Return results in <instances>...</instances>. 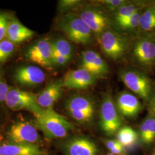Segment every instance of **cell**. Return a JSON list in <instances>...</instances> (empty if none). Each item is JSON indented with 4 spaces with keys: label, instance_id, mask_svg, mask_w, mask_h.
Returning <instances> with one entry per match:
<instances>
[{
    "label": "cell",
    "instance_id": "obj_1",
    "mask_svg": "<svg viewBox=\"0 0 155 155\" xmlns=\"http://www.w3.org/2000/svg\"><path fill=\"white\" fill-rule=\"evenodd\" d=\"M35 117L36 127L48 140L64 138L74 128L71 122L53 109H43Z\"/></svg>",
    "mask_w": 155,
    "mask_h": 155
},
{
    "label": "cell",
    "instance_id": "obj_2",
    "mask_svg": "<svg viewBox=\"0 0 155 155\" xmlns=\"http://www.w3.org/2000/svg\"><path fill=\"white\" fill-rule=\"evenodd\" d=\"M59 26L67 38L78 45H90L93 40V32L77 13L69 12L61 17Z\"/></svg>",
    "mask_w": 155,
    "mask_h": 155
},
{
    "label": "cell",
    "instance_id": "obj_3",
    "mask_svg": "<svg viewBox=\"0 0 155 155\" xmlns=\"http://www.w3.org/2000/svg\"><path fill=\"white\" fill-rule=\"evenodd\" d=\"M65 109L74 120L81 124H86L93 120L95 106L94 101L89 96L76 94L67 100Z\"/></svg>",
    "mask_w": 155,
    "mask_h": 155
},
{
    "label": "cell",
    "instance_id": "obj_4",
    "mask_svg": "<svg viewBox=\"0 0 155 155\" xmlns=\"http://www.w3.org/2000/svg\"><path fill=\"white\" fill-rule=\"evenodd\" d=\"M122 121L111 97L106 94L104 97L100 111V125L102 130L108 136L117 133L122 127Z\"/></svg>",
    "mask_w": 155,
    "mask_h": 155
},
{
    "label": "cell",
    "instance_id": "obj_5",
    "mask_svg": "<svg viewBox=\"0 0 155 155\" xmlns=\"http://www.w3.org/2000/svg\"><path fill=\"white\" fill-rule=\"evenodd\" d=\"M120 77L127 89L143 100H150L153 90L152 83L144 72L134 70H125L120 72Z\"/></svg>",
    "mask_w": 155,
    "mask_h": 155
},
{
    "label": "cell",
    "instance_id": "obj_6",
    "mask_svg": "<svg viewBox=\"0 0 155 155\" xmlns=\"http://www.w3.org/2000/svg\"><path fill=\"white\" fill-rule=\"evenodd\" d=\"M5 102L12 110L29 111L34 116L43 110L37 102L36 94L18 88L10 89Z\"/></svg>",
    "mask_w": 155,
    "mask_h": 155
},
{
    "label": "cell",
    "instance_id": "obj_7",
    "mask_svg": "<svg viewBox=\"0 0 155 155\" xmlns=\"http://www.w3.org/2000/svg\"><path fill=\"white\" fill-rule=\"evenodd\" d=\"M7 141L20 144L37 145L40 137L37 127L27 121H17L13 123L6 132Z\"/></svg>",
    "mask_w": 155,
    "mask_h": 155
},
{
    "label": "cell",
    "instance_id": "obj_8",
    "mask_svg": "<svg viewBox=\"0 0 155 155\" xmlns=\"http://www.w3.org/2000/svg\"><path fill=\"white\" fill-rule=\"evenodd\" d=\"M100 46L106 55L113 60L120 59L127 49L126 39L111 30H106L99 35Z\"/></svg>",
    "mask_w": 155,
    "mask_h": 155
},
{
    "label": "cell",
    "instance_id": "obj_9",
    "mask_svg": "<svg viewBox=\"0 0 155 155\" xmlns=\"http://www.w3.org/2000/svg\"><path fill=\"white\" fill-rule=\"evenodd\" d=\"M29 61L46 68H51L53 64V50L52 42L42 39L30 47L26 52Z\"/></svg>",
    "mask_w": 155,
    "mask_h": 155
},
{
    "label": "cell",
    "instance_id": "obj_10",
    "mask_svg": "<svg viewBox=\"0 0 155 155\" xmlns=\"http://www.w3.org/2000/svg\"><path fill=\"white\" fill-rule=\"evenodd\" d=\"M78 15L95 34L100 35L107 29L109 21L105 13L95 6H86Z\"/></svg>",
    "mask_w": 155,
    "mask_h": 155
},
{
    "label": "cell",
    "instance_id": "obj_11",
    "mask_svg": "<svg viewBox=\"0 0 155 155\" xmlns=\"http://www.w3.org/2000/svg\"><path fill=\"white\" fill-rule=\"evenodd\" d=\"M133 58L140 66L150 68L155 64V42L152 39L141 38L134 43Z\"/></svg>",
    "mask_w": 155,
    "mask_h": 155
},
{
    "label": "cell",
    "instance_id": "obj_12",
    "mask_svg": "<svg viewBox=\"0 0 155 155\" xmlns=\"http://www.w3.org/2000/svg\"><path fill=\"white\" fill-rule=\"evenodd\" d=\"M97 77L91 72L79 68L70 70L65 74L63 79L64 87L69 89L83 90L93 86Z\"/></svg>",
    "mask_w": 155,
    "mask_h": 155
},
{
    "label": "cell",
    "instance_id": "obj_13",
    "mask_svg": "<svg viewBox=\"0 0 155 155\" xmlns=\"http://www.w3.org/2000/svg\"><path fill=\"white\" fill-rule=\"evenodd\" d=\"M79 68L85 69L97 78L105 75L109 71L105 60L93 50H86L81 53Z\"/></svg>",
    "mask_w": 155,
    "mask_h": 155
},
{
    "label": "cell",
    "instance_id": "obj_14",
    "mask_svg": "<svg viewBox=\"0 0 155 155\" xmlns=\"http://www.w3.org/2000/svg\"><path fill=\"white\" fill-rule=\"evenodd\" d=\"M63 80H55L48 83L39 94H36L38 105L43 109H51L61 98L63 90Z\"/></svg>",
    "mask_w": 155,
    "mask_h": 155
},
{
    "label": "cell",
    "instance_id": "obj_15",
    "mask_svg": "<svg viewBox=\"0 0 155 155\" xmlns=\"http://www.w3.org/2000/svg\"><path fill=\"white\" fill-rule=\"evenodd\" d=\"M66 155H97V145L90 140L83 137H75L67 140L63 145Z\"/></svg>",
    "mask_w": 155,
    "mask_h": 155
},
{
    "label": "cell",
    "instance_id": "obj_16",
    "mask_svg": "<svg viewBox=\"0 0 155 155\" xmlns=\"http://www.w3.org/2000/svg\"><path fill=\"white\" fill-rule=\"evenodd\" d=\"M14 78L17 83L23 86H33L43 83L45 75L38 67L26 66L18 68L15 71Z\"/></svg>",
    "mask_w": 155,
    "mask_h": 155
},
{
    "label": "cell",
    "instance_id": "obj_17",
    "mask_svg": "<svg viewBox=\"0 0 155 155\" xmlns=\"http://www.w3.org/2000/svg\"><path fill=\"white\" fill-rule=\"evenodd\" d=\"M0 155H48L39 145L20 144L9 141L0 144Z\"/></svg>",
    "mask_w": 155,
    "mask_h": 155
},
{
    "label": "cell",
    "instance_id": "obj_18",
    "mask_svg": "<svg viewBox=\"0 0 155 155\" xmlns=\"http://www.w3.org/2000/svg\"><path fill=\"white\" fill-rule=\"evenodd\" d=\"M117 108L123 116L130 118L136 116L139 114L141 109V105L134 95L124 91L117 97Z\"/></svg>",
    "mask_w": 155,
    "mask_h": 155
},
{
    "label": "cell",
    "instance_id": "obj_19",
    "mask_svg": "<svg viewBox=\"0 0 155 155\" xmlns=\"http://www.w3.org/2000/svg\"><path fill=\"white\" fill-rule=\"evenodd\" d=\"M32 30L24 26L17 20L9 21L6 39L13 44L20 43L31 38L34 35Z\"/></svg>",
    "mask_w": 155,
    "mask_h": 155
},
{
    "label": "cell",
    "instance_id": "obj_20",
    "mask_svg": "<svg viewBox=\"0 0 155 155\" xmlns=\"http://www.w3.org/2000/svg\"><path fill=\"white\" fill-rule=\"evenodd\" d=\"M140 136L142 141L150 144L155 140V117L150 115L142 122L140 129Z\"/></svg>",
    "mask_w": 155,
    "mask_h": 155
},
{
    "label": "cell",
    "instance_id": "obj_21",
    "mask_svg": "<svg viewBox=\"0 0 155 155\" xmlns=\"http://www.w3.org/2000/svg\"><path fill=\"white\" fill-rule=\"evenodd\" d=\"M143 5L141 2H126L114 12V20L116 23L132 16L137 12L142 10Z\"/></svg>",
    "mask_w": 155,
    "mask_h": 155
},
{
    "label": "cell",
    "instance_id": "obj_22",
    "mask_svg": "<svg viewBox=\"0 0 155 155\" xmlns=\"http://www.w3.org/2000/svg\"><path fill=\"white\" fill-rule=\"evenodd\" d=\"M139 27L144 32H150L155 29V5L147 7L142 12Z\"/></svg>",
    "mask_w": 155,
    "mask_h": 155
},
{
    "label": "cell",
    "instance_id": "obj_23",
    "mask_svg": "<svg viewBox=\"0 0 155 155\" xmlns=\"http://www.w3.org/2000/svg\"><path fill=\"white\" fill-rule=\"evenodd\" d=\"M53 56H62L70 60L73 54L71 45L68 41L63 38H59L52 42Z\"/></svg>",
    "mask_w": 155,
    "mask_h": 155
},
{
    "label": "cell",
    "instance_id": "obj_24",
    "mask_svg": "<svg viewBox=\"0 0 155 155\" xmlns=\"http://www.w3.org/2000/svg\"><path fill=\"white\" fill-rule=\"evenodd\" d=\"M117 140L124 147H129L134 144L138 139V134L128 126L121 127L117 132Z\"/></svg>",
    "mask_w": 155,
    "mask_h": 155
},
{
    "label": "cell",
    "instance_id": "obj_25",
    "mask_svg": "<svg viewBox=\"0 0 155 155\" xmlns=\"http://www.w3.org/2000/svg\"><path fill=\"white\" fill-rule=\"evenodd\" d=\"M143 11L140 10L127 19L116 23L117 26L124 30H132L139 27L140 18Z\"/></svg>",
    "mask_w": 155,
    "mask_h": 155
},
{
    "label": "cell",
    "instance_id": "obj_26",
    "mask_svg": "<svg viewBox=\"0 0 155 155\" xmlns=\"http://www.w3.org/2000/svg\"><path fill=\"white\" fill-rule=\"evenodd\" d=\"M15 44L7 39L0 41V63L5 62L13 54Z\"/></svg>",
    "mask_w": 155,
    "mask_h": 155
},
{
    "label": "cell",
    "instance_id": "obj_27",
    "mask_svg": "<svg viewBox=\"0 0 155 155\" xmlns=\"http://www.w3.org/2000/svg\"><path fill=\"white\" fill-rule=\"evenodd\" d=\"M82 4L79 0H61L59 2V9L61 12H67L73 10Z\"/></svg>",
    "mask_w": 155,
    "mask_h": 155
},
{
    "label": "cell",
    "instance_id": "obj_28",
    "mask_svg": "<svg viewBox=\"0 0 155 155\" xmlns=\"http://www.w3.org/2000/svg\"><path fill=\"white\" fill-rule=\"evenodd\" d=\"M126 2L124 0H104L101 3L108 11L114 13Z\"/></svg>",
    "mask_w": 155,
    "mask_h": 155
},
{
    "label": "cell",
    "instance_id": "obj_29",
    "mask_svg": "<svg viewBox=\"0 0 155 155\" xmlns=\"http://www.w3.org/2000/svg\"><path fill=\"white\" fill-rule=\"evenodd\" d=\"M9 20L4 13H0V41L6 38Z\"/></svg>",
    "mask_w": 155,
    "mask_h": 155
},
{
    "label": "cell",
    "instance_id": "obj_30",
    "mask_svg": "<svg viewBox=\"0 0 155 155\" xmlns=\"http://www.w3.org/2000/svg\"><path fill=\"white\" fill-rule=\"evenodd\" d=\"M10 90L8 84L1 78H0V102H5L8 93Z\"/></svg>",
    "mask_w": 155,
    "mask_h": 155
},
{
    "label": "cell",
    "instance_id": "obj_31",
    "mask_svg": "<svg viewBox=\"0 0 155 155\" xmlns=\"http://www.w3.org/2000/svg\"><path fill=\"white\" fill-rule=\"evenodd\" d=\"M69 59L62 56H53V64L57 66H64L69 61Z\"/></svg>",
    "mask_w": 155,
    "mask_h": 155
},
{
    "label": "cell",
    "instance_id": "obj_32",
    "mask_svg": "<svg viewBox=\"0 0 155 155\" xmlns=\"http://www.w3.org/2000/svg\"><path fill=\"white\" fill-rule=\"evenodd\" d=\"M150 104H149V111L150 114L155 117V88L152 91L151 96L150 97Z\"/></svg>",
    "mask_w": 155,
    "mask_h": 155
},
{
    "label": "cell",
    "instance_id": "obj_33",
    "mask_svg": "<svg viewBox=\"0 0 155 155\" xmlns=\"http://www.w3.org/2000/svg\"><path fill=\"white\" fill-rule=\"evenodd\" d=\"M120 143L118 141V140H110L106 142V147L109 150H111L114 148H116L118 145H119Z\"/></svg>",
    "mask_w": 155,
    "mask_h": 155
},
{
    "label": "cell",
    "instance_id": "obj_34",
    "mask_svg": "<svg viewBox=\"0 0 155 155\" xmlns=\"http://www.w3.org/2000/svg\"><path fill=\"white\" fill-rule=\"evenodd\" d=\"M123 151H124V147L121 144L110 150L111 153L114 155L120 154L123 152Z\"/></svg>",
    "mask_w": 155,
    "mask_h": 155
},
{
    "label": "cell",
    "instance_id": "obj_35",
    "mask_svg": "<svg viewBox=\"0 0 155 155\" xmlns=\"http://www.w3.org/2000/svg\"><path fill=\"white\" fill-rule=\"evenodd\" d=\"M152 39L153 40V41H154L155 42V36H154V37H153V38H152Z\"/></svg>",
    "mask_w": 155,
    "mask_h": 155
},
{
    "label": "cell",
    "instance_id": "obj_36",
    "mask_svg": "<svg viewBox=\"0 0 155 155\" xmlns=\"http://www.w3.org/2000/svg\"><path fill=\"white\" fill-rule=\"evenodd\" d=\"M108 155H115L114 154H113V153H109Z\"/></svg>",
    "mask_w": 155,
    "mask_h": 155
},
{
    "label": "cell",
    "instance_id": "obj_37",
    "mask_svg": "<svg viewBox=\"0 0 155 155\" xmlns=\"http://www.w3.org/2000/svg\"></svg>",
    "mask_w": 155,
    "mask_h": 155
},
{
    "label": "cell",
    "instance_id": "obj_38",
    "mask_svg": "<svg viewBox=\"0 0 155 155\" xmlns=\"http://www.w3.org/2000/svg\"><path fill=\"white\" fill-rule=\"evenodd\" d=\"M0 144H1V143H0Z\"/></svg>",
    "mask_w": 155,
    "mask_h": 155
}]
</instances>
